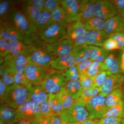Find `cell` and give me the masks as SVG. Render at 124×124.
<instances>
[{
    "label": "cell",
    "mask_w": 124,
    "mask_h": 124,
    "mask_svg": "<svg viewBox=\"0 0 124 124\" xmlns=\"http://www.w3.org/2000/svg\"><path fill=\"white\" fill-rule=\"evenodd\" d=\"M20 9L26 17L33 24L42 11L37 7L24 4L21 5Z\"/></svg>",
    "instance_id": "31"
},
{
    "label": "cell",
    "mask_w": 124,
    "mask_h": 124,
    "mask_svg": "<svg viewBox=\"0 0 124 124\" xmlns=\"http://www.w3.org/2000/svg\"><path fill=\"white\" fill-rule=\"evenodd\" d=\"M62 124H79V123H78V124H71V123H67V122H65L62 120Z\"/></svg>",
    "instance_id": "59"
},
{
    "label": "cell",
    "mask_w": 124,
    "mask_h": 124,
    "mask_svg": "<svg viewBox=\"0 0 124 124\" xmlns=\"http://www.w3.org/2000/svg\"><path fill=\"white\" fill-rule=\"evenodd\" d=\"M14 124H32L31 123L23 120H18V121Z\"/></svg>",
    "instance_id": "57"
},
{
    "label": "cell",
    "mask_w": 124,
    "mask_h": 124,
    "mask_svg": "<svg viewBox=\"0 0 124 124\" xmlns=\"http://www.w3.org/2000/svg\"><path fill=\"white\" fill-rule=\"evenodd\" d=\"M122 51H124V49H123V50H122Z\"/></svg>",
    "instance_id": "62"
},
{
    "label": "cell",
    "mask_w": 124,
    "mask_h": 124,
    "mask_svg": "<svg viewBox=\"0 0 124 124\" xmlns=\"http://www.w3.org/2000/svg\"><path fill=\"white\" fill-rule=\"evenodd\" d=\"M94 17L106 20L118 15V13L109 0H97L94 5Z\"/></svg>",
    "instance_id": "13"
},
{
    "label": "cell",
    "mask_w": 124,
    "mask_h": 124,
    "mask_svg": "<svg viewBox=\"0 0 124 124\" xmlns=\"http://www.w3.org/2000/svg\"><path fill=\"white\" fill-rule=\"evenodd\" d=\"M54 23V22L51 17V13L44 10L35 21L34 24L37 31H41Z\"/></svg>",
    "instance_id": "26"
},
{
    "label": "cell",
    "mask_w": 124,
    "mask_h": 124,
    "mask_svg": "<svg viewBox=\"0 0 124 124\" xmlns=\"http://www.w3.org/2000/svg\"><path fill=\"white\" fill-rule=\"evenodd\" d=\"M72 54L75 57L76 64L90 59V54L89 46L87 44L74 46Z\"/></svg>",
    "instance_id": "27"
},
{
    "label": "cell",
    "mask_w": 124,
    "mask_h": 124,
    "mask_svg": "<svg viewBox=\"0 0 124 124\" xmlns=\"http://www.w3.org/2000/svg\"><path fill=\"white\" fill-rule=\"evenodd\" d=\"M110 38H112L117 43L119 49L123 50L124 49V32H117L111 35Z\"/></svg>",
    "instance_id": "47"
},
{
    "label": "cell",
    "mask_w": 124,
    "mask_h": 124,
    "mask_svg": "<svg viewBox=\"0 0 124 124\" xmlns=\"http://www.w3.org/2000/svg\"><path fill=\"white\" fill-rule=\"evenodd\" d=\"M108 75H109V74L107 72L103 71L92 77L94 87L100 88L104 84Z\"/></svg>",
    "instance_id": "40"
},
{
    "label": "cell",
    "mask_w": 124,
    "mask_h": 124,
    "mask_svg": "<svg viewBox=\"0 0 124 124\" xmlns=\"http://www.w3.org/2000/svg\"><path fill=\"white\" fill-rule=\"evenodd\" d=\"M28 60L26 54L24 53H23L16 56L9 63L8 66L13 68L16 72H23Z\"/></svg>",
    "instance_id": "30"
},
{
    "label": "cell",
    "mask_w": 124,
    "mask_h": 124,
    "mask_svg": "<svg viewBox=\"0 0 124 124\" xmlns=\"http://www.w3.org/2000/svg\"><path fill=\"white\" fill-rule=\"evenodd\" d=\"M19 1L1 0L0 2V22L8 21L12 12Z\"/></svg>",
    "instance_id": "23"
},
{
    "label": "cell",
    "mask_w": 124,
    "mask_h": 124,
    "mask_svg": "<svg viewBox=\"0 0 124 124\" xmlns=\"http://www.w3.org/2000/svg\"><path fill=\"white\" fill-rule=\"evenodd\" d=\"M67 82L63 73L53 72L48 73L40 84L48 93L57 94L64 88Z\"/></svg>",
    "instance_id": "6"
},
{
    "label": "cell",
    "mask_w": 124,
    "mask_h": 124,
    "mask_svg": "<svg viewBox=\"0 0 124 124\" xmlns=\"http://www.w3.org/2000/svg\"><path fill=\"white\" fill-rule=\"evenodd\" d=\"M79 124H99V120L88 119L84 122L79 123Z\"/></svg>",
    "instance_id": "55"
},
{
    "label": "cell",
    "mask_w": 124,
    "mask_h": 124,
    "mask_svg": "<svg viewBox=\"0 0 124 124\" xmlns=\"http://www.w3.org/2000/svg\"><path fill=\"white\" fill-rule=\"evenodd\" d=\"M89 48L90 54V59L101 62H104L111 52L97 46H89Z\"/></svg>",
    "instance_id": "29"
},
{
    "label": "cell",
    "mask_w": 124,
    "mask_h": 124,
    "mask_svg": "<svg viewBox=\"0 0 124 124\" xmlns=\"http://www.w3.org/2000/svg\"><path fill=\"white\" fill-rule=\"evenodd\" d=\"M109 1L114 6L119 15L124 12V0H111Z\"/></svg>",
    "instance_id": "53"
},
{
    "label": "cell",
    "mask_w": 124,
    "mask_h": 124,
    "mask_svg": "<svg viewBox=\"0 0 124 124\" xmlns=\"http://www.w3.org/2000/svg\"><path fill=\"white\" fill-rule=\"evenodd\" d=\"M110 36L104 31H87L86 44L88 46H102Z\"/></svg>",
    "instance_id": "20"
},
{
    "label": "cell",
    "mask_w": 124,
    "mask_h": 124,
    "mask_svg": "<svg viewBox=\"0 0 124 124\" xmlns=\"http://www.w3.org/2000/svg\"><path fill=\"white\" fill-rule=\"evenodd\" d=\"M97 0H80L79 9L80 14V20L84 23L86 20L94 17V5Z\"/></svg>",
    "instance_id": "21"
},
{
    "label": "cell",
    "mask_w": 124,
    "mask_h": 124,
    "mask_svg": "<svg viewBox=\"0 0 124 124\" xmlns=\"http://www.w3.org/2000/svg\"><path fill=\"white\" fill-rule=\"evenodd\" d=\"M124 83V76L120 73L109 75L103 85L100 88V93L106 97L110 93L121 89Z\"/></svg>",
    "instance_id": "14"
},
{
    "label": "cell",
    "mask_w": 124,
    "mask_h": 124,
    "mask_svg": "<svg viewBox=\"0 0 124 124\" xmlns=\"http://www.w3.org/2000/svg\"><path fill=\"white\" fill-rule=\"evenodd\" d=\"M39 32L40 39L46 44H51L66 37L67 28L54 23L46 29Z\"/></svg>",
    "instance_id": "9"
},
{
    "label": "cell",
    "mask_w": 124,
    "mask_h": 124,
    "mask_svg": "<svg viewBox=\"0 0 124 124\" xmlns=\"http://www.w3.org/2000/svg\"><path fill=\"white\" fill-rule=\"evenodd\" d=\"M28 90V99L39 105L48 98V93L40 84L29 82L26 85Z\"/></svg>",
    "instance_id": "15"
},
{
    "label": "cell",
    "mask_w": 124,
    "mask_h": 124,
    "mask_svg": "<svg viewBox=\"0 0 124 124\" xmlns=\"http://www.w3.org/2000/svg\"><path fill=\"white\" fill-rule=\"evenodd\" d=\"M64 88L75 102L79 100L83 90L79 79L67 81Z\"/></svg>",
    "instance_id": "25"
},
{
    "label": "cell",
    "mask_w": 124,
    "mask_h": 124,
    "mask_svg": "<svg viewBox=\"0 0 124 124\" xmlns=\"http://www.w3.org/2000/svg\"><path fill=\"white\" fill-rule=\"evenodd\" d=\"M45 46L51 55L57 58L71 54L74 45L71 41L66 38L54 43L46 44Z\"/></svg>",
    "instance_id": "11"
},
{
    "label": "cell",
    "mask_w": 124,
    "mask_h": 124,
    "mask_svg": "<svg viewBox=\"0 0 124 124\" xmlns=\"http://www.w3.org/2000/svg\"><path fill=\"white\" fill-rule=\"evenodd\" d=\"M24 53L28 60L46 68L50 66L51 61L54 59L46 46L43 48L33 44L27 45Z\"/></svg>",
    "instance_id": "4"
},
{
    "label": "cell",
    "mask_w": 124,
    "mask_h": 124,
    "mask_svg": "<svg viewBox=\"0 0 124 124\" xmlns=\"http://www.w3.org/2000/svg\"><path fill=\"white\" fill-rule=\"evenodd\" d=\"M24 4L28 6H33L44 10L45 7V0H28L23 1Z\"/></svg>",
    "instance_id": "51"
},
{
    "label": "cell",
    "mask_w": 124,
    "mask_h": 124,
    "mask_svg": "<svg viewBox=\"0 0 124 124\" xmlns=\"http://www.w3.org/2000/svg\"><path fill=\"white\" fill-rule=\"evenodd\" d=\"M48 101L53 114L60 116L64 109L58 99L56 94H48Z\"/></svg>",
    "instance_id": "34"
},
{
    "label": "cell",
    "mask_w": 124,
    "mask_h": 124,
    "mask_svg": "<svg viewBox=\"0 0 124 124\" xmlns=\"http://www.w3.org/2000/svg\"><path fill=\"white\" fill-rule=\"evenodd\" d=\"M102 47L104 49L109 51L119 49L117 43L115 41L110 37L108 39L104 42Z\"/></svg>",
    "instance_id": "48"
},
{
    "label": "cell",
    "mask_w": 124,
    "mask_h": 124,
    "mask_svg": "<svg viewBox=\"0 0 124 124\" xmlns=\"http://www.w3.org/2000/svg\"><path fill=\"white\" fill-rule=\"evenodd\" d=\"M106 116H112L123 118L122 100L116 106L108 108L103 114L101 118Z\"/></svg>",
    "instance_id": "37"
},
{
    "label": "cell",
    "mask_w": 124,
    "mask_h": 124,
    "mask_svg": "<svg viewBox=\"0 0 124 124\" xmlns=\"http://www.w3.org/2000/svg\"><path fill=\"white\" fill-rule=\"evenodd\" d=\"M40 112L44 120L51 116L55 115L53 114L49 106L48 98L42 102L39 105Z\"/></svg>",
    "instance_id": "42"
},
{
    "label": "cell",
    "mask_w": 124,
    "mask_h": 124,
    "mask_svg": "<svg viewBox=\"0 0 124 124\" xmlns=\"http://www.w3.org/2000/svg\"><path fill=\"white\" fill-rule=\"evenodd\" d=\"M62 123L60 116L55 115L44 120L42 124H62Z\"/></svg>",
    "instance_id": "52"
},
{
    "label": "cell",
    "mask_w": 124,
    "mask_h": 124,
    "mask_svg": "<svg viewBox=\"0 0 124 124\" xmlns=\"http://www.w3.org/2000/svg\"><path fill=\"white\" fill-rule=\"evenodd\" d=\"M28 90L27 86L14 84L7 88L0 106L17 109L20 105L28 99Z\"/></svg>",
    "instance_id": "1"
},
{
    "label": "cell",
    "mask_w": 124,
    "mask_h": 124,
    "mask_svg": "<svg viewBox=\"0 0 124 124\" xmlns=\"http://www.w3.org/2000/svg\"><path fill=\"white\" fill-rule=\"evenodd\" d=\"M50 13L53 20L55 23L67 28L72 23L66 11L61 6L57 7Z\"/></svg>",
    "instance_id": "24"
},
{
    "label": "cell",
    "mask_w": 124,
    "mask_h": 124,
    "mask_svg": "<svg viewBox=\"0 0 124 124\" xmlns=\"http://www.w3.org/2000/svg\"><path fill=\"white\" fill-rule=\"evenodd\" d=\"M106 97L101 94L93 98L86 104L88 112L89 119H98L101 118L108 109L106 104Z\"/></svg>",
    "instance_id": "10"
},
{
    "label": "cell",
    "mask_w": 124,
    "mask_h": 124,
    "mask_svg": "<svg viewBox=\"0 0 124 124\" xmlns=\"http://www.w3.org/2000/svg\"><path fill=\"white\" fill-rule=\"evenodd\" d=\"M16 71L13 68L7 66L1 77V80L8 87L14 84V76Z\"/></svg>",
    "instance_id": "38"
},
{
    "label": "cell",
    "mask_w": 124,
    "mask_h": 124,
    "mask_svg": "<svg viewBox=\"0 0 124 124\" xmlns=\"http://www.w3.org/2000/svg\"></svg>",
    "instance_id": "63"
},
{
    "label": "cell",
    "mask_w": 124,
    "mask_h": 124,
    "mask_svg": "<svg viewBox=\"0 0 124 124\" xmlns=\"http://www.w3.org/2000/svg\"><path fill=\"white\" fill-rule=\"evenodd\" d=\"M9 43V53L4 58L5 63L8 66L16 56L19 54L25 53L27 45L23 41L19 40L12 41Z\"/></svg>",
    "instance_id": "22"
},
{
    "label": "cell",
    "mask_w": 124,
    "mask_h": 124,
    "mask_svg": "<svg viewBox=\"0 0 124 124\" xmlns=\"http://www.w3.org/2000/svg\"><path fill=\"white\" fill-rule=\"evenodd\" d=\"M56 95L64 110L70 108L76 102L64 88Z\"/></svg>",
    "instance_id": "35"
},
{
    "label": "cell",
    "mask_w": 124,
    "mask_h": 124,
    "mask_svg": "<svg viewBox=\"0 0 124 124\" xmlns=\"http://www.w3.org/2000/svg\"><path fill=\"white\" fill-rule=\"evenodd\" d=\"M86 32L84 23L79 20L67 27L66 38L72 41L74 46L86 44Z\"/></svg>",
    "instance_id": "7"
},
{
    "label": "cell",
    "mask_w": 124,
    "mask_h": 124,
    "mask_svg": "<svg viewBox=\"0 0 124 124\" xmlns=\"http://www.w3.org/2000/svg\"><path fill=\"white\" fill-rule=\"evenodd\" d=\"M29 82L24 72H16L14 76V84L25 86Z\"/></svg>",
    "instance_id": "43"
},
{
    "label": "cell",
    "mask_w": 124,
    "mask_h": 124,
    "mask_svg": "<svg viewBox=\"0 0 124 124\" xmlns=\"http://www.w3.org/2000/svg\"><path fill=\"white\" fill-rule=\"evenodd\" d=\"M0 120L6 124H14L18 120L17 118L16 109L0 106Z\"/></svg>",
    "instance_id": "28"
},
{
    "label": "cell",
    "mask_w": 124,
    "mask_h": 124,
    "mask_svg": "<svg viewBox=\"0 0 124 124\" xmlns=\"http://www.w3.org/2000/svg\"><path fill=\"white\" fill-rule=\"evenodd\" d=\"M123 90V97L122 98V103H123V118L124 119V88Z\"/></svg>",
    "instance_id": "58"
},
{
    "label": "cell",
    "mask_w": 124,
    "mask_h": 124,
    "mask_svg": "<svg viewBox=\"0 0 124 124\" xmlns=\"http://www.w3.org/2000/svg\"><path fill=\"white\" fill-rule=\"evenodd\" d=\"M123 118L106 116L99 120V124H121Z\"/></svg>",
    "instance_id": "46"
},
{
    "label": "cell",
    "mask_w": 124,
    "mask_h": 124,
    "mask_svg": "<svg viewBox=\"0 0 124 124\" xmlns=\"http://www.w3.org/2000/svg\"><path fill=\"white\" fill-rule=\"evenodd\" d=\"M61 0H45V10L51 12L60 5Z\"/></svg>",
    "instance_id": "50"
},
{
    "label": "cell",
    "mask_w": 124,
    "mask_h": 124,
    "mask_svg": "<svg viewBox=\"0 0 124 124\" xmlns=\"http://www.w3.org/2000/svg\"><path fill=\"white\" fill-rule=\"evenodd\" d=\"M104 71L107 72L109 75L118 74L122 72L121 68V59L117 54L111 52L103 62Z\"/></svg>",
    "instance_id": "17"
},
{
    "label": "cell",
    "mask_w": 124,
    "mask_h": 124,
    "mask_svg": "<svg viewBox=\"0 0 124 124\" xmlns=\"http://www.w3.org/2000/svg\"><path fill=\"white\" fill-rule=\"evenodd\" d=\"M63 74L67 81L79 79L80 75L76 65L65 70Z\"/></svg>",
    "instance_id": "41"
},
{
    "label": "cell",
    "mask_w": 124,
    "mask_h": 124,
    "mask_svg": "<svg viewBox=\"0 0 124 124\" xmlns=\"http://www.w3.org/2000/svg\"><path fill=\"white\" fill-rule=\"evenodd\" d=\"M60 116L65 122L71 124H78L89 119V115L85 105L77 101L70 108L64 110Z\"/></svg>",
    "instance_id": "5"
},
{
    "label": "cell",
    "mask_w": 124,
    "mask_h": 124,
    "mask_svg": "<svg viewBox=\"0 0 124 124\" xmlns=\"http://www.w3.org/2000/svg\"><path fill=\"white\" fill-rule=\"evenodd\" d=\"M104 71L103 62L93 61L89 67L85 74L93 77L101 72Z\"/></svg>",
    "instance_id": "39"
},
{
    "label": "cell",
    "mask_w": 124,
    "mask_h": 124,
    "mask_svg": "<svg viewBox=\"0 0 124 124\" xmlns=\"http://www.w3.org/2000/svg\"><path fill=\"white\" fill-rule=\"evenodd\" d=\"M8 87L2 82L1 79H0V101H2L7 91Z\"/></svg>",
    "instance_id": "54"
},
{
    "label": "cell",
    "mask_w": 124,
    "mask_h": 124,
    "mask_svg": "<svg viewBox=\"0 0 124 124\" xmlns=\"http://www.w3.org/2000/svg\"><path fill=\"white\" fill-rule=\"evenodd\" d=\"M106 21L94 17L84 23L86 31H102L104 30Z\"/></svg>",
    "instance_id": "32"
},
{
    "label": "cell",
    "mask_w": 124,
    "mask_h": 124,
    "mask_svg": "<svg viewBox=\"0 0 124 124\" xmlns=\"http://www.w3.org/2000/svg\"><path fill=\"white\" fill-rule=\"evenodd\" d=\"M80 0H61L60 5L66 11L72 23L80 19Z\"/></svg>",
    "instance_id": "16"
},
{
    "label": "cell",
    "mask_w": 124,
    "mask_h": 124,
    "mask_svg": "<svg viewBox=\"0 0 124 124\" xmlns=\"http://www.w3.org/2000/svg\"><path fill=\"white\" fill-rule=\"evenodd\" d=\"M24 72L29 82L34 84H40L49 73L46 68L29 60Z\"/></svg>",
    "instance_id": "12"
},
{
    "label": "cell",
    "mask_w": 124,
    "mask_h": 124,
    "mask_svg": "<svg viewBox=\"0 0 124 124\" xmlns=\"http://www.w3.org/2000/svg\"><path fill=\"white\" fill-rule=\"evenodd\" d=\"M9 21L23 35L30 37L37 31L33 23L18 7H16L14 9Z\"/></svg>",
    "instance_id": "3"
},
{
    "label": "cell",
    "mask_w": 124,
    "mask_h": 124,
    "mask_svg": "<svg viewBox=\"0 0 124 124\" xmlns=\"http://www.w3.org/2000/svg\"><path fill=\"white\" fill-rule=\"evenodd\" d=\"M124 124V119H123L122 120V124Z\"/></svg>",
    "instance_id": "61"
},
{
    "label": "cell",
    "mask_w": 124,
    "mask_h": 124,
    "mask_svg": "<svg viewBox=\"0 0 124 124\" xmlns=\"http://www.w3.org/2000/svg\"><path fill=\"white\" fill-rule=\"evenodd\" d=\"M16 110L18 120H24L32 124H42L44 119L39 106L32 101L28 99Z\"/></svg>",
    "instance_id": "2"
},
{
    "label": "cell",
    "mask_w": 124,
    "mask_h": 124,
    "mask_svg": "<svg viewBox=\"0 0 124 124\" xmlns=\"http://www.w3.org/2000/svg\"><path fill=\"white\" fill-rule=\"evenodd\" d=\"M10 51V44L2 38H0V56L5 58L8 54Z\"/></svg>",
    "instance_id": "45"
},
{
    "label": "cell",
    "mask_w": 124,
    "mask_h": 124,
    "mask_svg": "<svg viewBox=\"0 0 124 124\" xmlns=\"http://www.w3.org/2000/svg\"><path fill=\"white\" fill-rule=\"evenodd\" d=\"M0 38L7 42L19 40L23 41L27 45L32 44L30 37L23 35L9 21L0 22Z\"/></svg>",
    "instance_id": "8"
},
{
    "label": "cell",
    "mask_w": 124,
    "mask_h": 124,
    "mask_svg": "<svg viewBox=\"0 0 124 124\" xmlns=\"http://www.w3.org/2000/svg\"><path fill=\"white\" fill-rule=\"evenodd\" d=\"M93 62V60L90 59L87 61L81 62L76 64L78 71L80 76L85 74L87 69Z\"/></svg>",
    "instance_id": "49"
},
{
    "label": "cell",
    "mask_w": 124,
    "mask_h": 124,
    "mask_svg": "<svg viewBox=\"0 0 124 124\" xmlns=\"http://www.w3.org/2000/svg\"><path fill=\"white\" fill-rule=\"evenodd\" d=\"M76 64L75 57L71 54L60 57H56L51 61L50 66L52 69L65 71Z\"/></svg>",
    "instance_id": "19"
},
{
    "label": "cell",
    "mask_w": 124,
    "mask_h": 124,
    "mask_svg": "<svg viewBox=\"0 0 124 124\" xmlns=\"http://www.w3.org/2000/svg\"><path fill=\"white\" fill-rule=\"evenodd\" d=\"M99 93H100V88L84 89L81 96L78 101L86 105L93 98L98 95Z\"/></svg>",
    "instance_id": "36"
},
{
    "label": "cell",
    "mask_w": 124,
    "mask_h": 124,
    "mask_svg": "<svg viewBox=\"0 0 124 124\" xmlns=\"http://www.w3.org/2000/svg\"><path fill=\"white\" fill-rule=\"evenodd\" d=\"M119 15L120 16H121V17H122V18H123V19H124V12H123V13H122V14H120Z\"/></svg>",
    "instance_id": "60"
},
{
    "label": "cell",
    "mask_w": 124,
    "mask_h": 124,
    "mask_svg": "<svg viewBox=\"0 0 124 124\" xmlns=\"http://www.w3.org/2000/svg\"><path fill=\"white\" fill-rule=\"evenodd\" d=\"M79 80L83 89L95 88L92 77L84 74L80 76Z\"/></svg>",
    "instance_id": "44"
},
{
    "label": "cell",
    "mask_w": 124,
    "mask_h": 124,
    "mask_svg": "<svg viewBox=\"0 0 124 124\" xmlns=\"http://www.w3.org/2000/svg\"><path fill=\"white\" fill-rule=\"evenodd\" d=\"M121 68L122 72L124 73V51L122 54L121 58Z\"/></svg>",
    "instance_id": "56"
},
{
    "label": "cell",
    "mask_w": 124,
    "mask_h": 124,
    "mask_svg": "<svg viewBox=\"0 0 124 124\" xmlns=\"http://www.w3.org/2000/svg\"><path fill=\"white\" fill-rule=\"evenodd\" d=\"M123 97V89L116 90L110 93L106 97V104L109 108L119 103L122 101Z\"/></svg>",
    "instance_id": "33"
},
{
    "label": "cell",
    "mask_w": 124,
    "mask_h": 124,
    "mask_svg": "<svg viewBox=\"0 0 124 124\" xmlns=\"http://www.w3.org/2000/svg\"><path fill=\"white\" fill-rule=\"evenodd\" d=\"M103 31L111 35L117 32H124V20L117 15L106 20Z\"/></svg>",
    "instance_id": "18"
}]
</instances>
